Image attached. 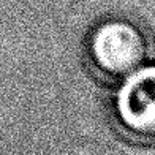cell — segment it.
I'll use <instances>...</instances> for the list:
<instances>
[{"instance_id": "cell-1", "label": "cell", "mask_w": 155, "mask_h": 155, "mask_svg": "<svg viewBox=\"0 0 155 155\" xmlns=\"http://www.w3.org/2000/svg\"><path fill=\"white\" fill-rule=\"evenodd\" d=\"M90 52L100 71L112 78H128L146 62L149 41L138 25L111 21L94 33Z\"/></svg>"}, {"instance_id": "cell-2", "label": "cell", "mask_w": 155, "mask_h": 155, "mask_svg": "<svg viewBox=\"0 0 155 155\" xmlns=\"http://www.w3.org/2000/svg\"><path fill=\"white\" fill-rule=\"evenodd\" d=\"M117 117L128 136L155 146V67L128 76L117 98Z\"/></svg>"}]
</instances>
